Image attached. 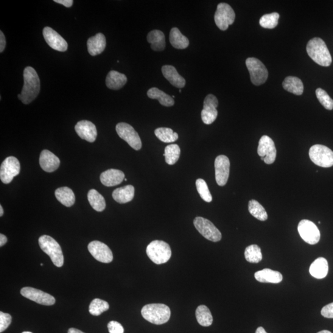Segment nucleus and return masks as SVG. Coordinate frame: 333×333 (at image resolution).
Segmentation results:
<instances>
[{"label":"nucleus","instance_id":"a18cd8bd","mask_svg":"<svg viewBox=\"0 0 333 333\" xmlns=\"http://www.w3.org/2000/svg\"><path fill=\"white\" fill-rule=\"evenodd\" d=\"M324 317L333 318V302L324 306L321 311Z\"/></svg>","mask_w":333,"mask_h":333},{"label":"nucleus","instance_id":"c85d7f7f","mask_svg":"<svg viewBox=\"0 0 333 333\" xmlns=\"http://www.w3.org/2000/svg\"><path fill=\"white\" fill-rule=\"evenodd\" d=\"M55 197L61 204L68 208L73 206L75 203L74 193L68 187H59L56 190Z\"/></svg>","mask_w":333,"mask_h":333},{"label":"nucleus","instance_id":"4d7b16f0","mask_svg":"<svg viewBox=\"0 0 333 333\" xmlns=\"http://www.w3.org/2000/svg\"><path fill=\"white\" fill-rule=\"evenodd\" d=\"M40 265H41V266H43V264H41Z\"/></svg>","mask_w":333,"mask_h":333},{"label":"nucleus","instance_id":"3c124183","mask_svg":"<svg viewBox=\"0 0 333 333\" xmlns=\"http://www.w3.org/2000/svg\"><path fill=\"white\" fill-rule=\"evenodd\" d=\"M256 333H267V332H266L265 329L263 328V327L260 326L257 329Z\"/></svg>","mask_w":333,"mask_h":333},{"label":"nucleus","instance_id":"c03bdc74","mask_svg":"<svg viewBox=\"0 0 333 333\" xmlns=\"http://www.w3.org/2000/svg\"><path fill=\"white\" fill-rule=\"evenodd\" d=\"M108 328L110 333H124V329L122 324L116 321H111L108 324Z\"/></svg>","mask_w":333,"mask_h":333},{"label":"nucleus","instance_id":"72a5a7b5","mask_svg":"<svg viewBox=\"0 0 333 333\" xmlns=\"http://www.w3.org/2000/svg\"><path fill=\"white\" fill-rule=\"evenodd\" d=\"M88 200L91 206L97 212H102L106 208V201L104 197L94 189L89 190L88 193Z\"/></svg>","mask_w":333,"mask_h":333},{"label":"nucleus","instance_id":"ea45409f","mask_svg":"<svg viewBox=\"0 0 333 333\" xmlns=\"http://www.w3.org/2000/svg\"><path fill=\"white\" fill-rule=\"evenodd\" d=\"M279 18L278 13L267 14L260 18L259 23L260 26L265 29H272L278 25Z\"/></svg>","mask_w":333,"mask_h":333},{"label":"nucleus","instance_id":"a211bd4d","mask_svg":"<svg viewBox=\"0 0 333 333\" xmlns=\"http://www.w3.org/2000/svg\"><path fill=\"white\" fill-rule=\"evenodd\" d=\"M43 35L46 43L52 49L60 52L68 50V44L62 36L50 27H44Z\"/></svg>","mask_w":333,"mask_h":333},{"label":"nucleus","instance_id":"6e6552de","mask_svg":"<svg viewBox=\"0 0 333 333\" xmlns=\"http://www.w3.org/2000/svg\"><path fill=\"white\" fill-rule=\"evenodd\" d=\"M235 13L233 8L225 3L218 5L216 12L215 13L214 20L217 26L221 30L228 29L229 26L233 24L235 20Z\"/></svg>","mask_w":333,"mask_h":333},{"label":"nucleus","instance_id":"b1692460","mask_svg":"<svg viewBox=\"0 0 333 333\" xmlns=\"http://www.w3.org/2000/svg\"><path fill=\"white\" fill-rule=\"evenodd\" d=\"M309 271L315 278H325L328 273V263L323 257H319L310 265Z\"/></svg>","mask_w":333,"mask_h":333},{"label":"nucleus","instance_id":"412c9836","mask_svg":"<svg viewBox=\"0 0 333 333\" xmlns=\"http://www.w3.org/2000/svg\"><path fill=\"white\" fill-rule=\"evenodd\" d=\"M125 179L124 173L121 170L109 169L100 175V180L105 186L110 187L118 185Z\"/></svg>","mask_w":333,"mask_h":333},{"label":"nucleus","instance_id":"1a4fd4ad","mask_svg":"<svg viewBox=\"0 0 333 333\" xmlns=\"http://www.w3.org/2000/svg\"><path fill=\"white\" fill-rule=\"evenodd\" d=\"M194 225L201 234L212 242H220L222 234L211 221L203 217H198L194 220Z\"/></svg>","mask_w":333,"mask_h":333},{"label":"nucleus","instance_id":"4c0bfd02","mask_svg":"<svg viewBox=\"0 0 333 333\" xmlns=\"http://www.w3.org/2000/svg\"><path fill=\"white\" fill-rule=\"evenodd\" d=\"M245 259L250 263H259L262 260L261 249L256 245L249 246L245 252Z\"/></svg>","mask_w":333,"mask_h":333},{"label":"nucleus","instance_id":"9b49d317","mask_svg":"<svg viewBox=\"0 0 333 333\" xmlns=\"http://www.w3.org/2000/svg\"><path fill=\"white\" fill-rule=\"evenodd\" d=\"M21 165L15 157H8L3 162L0 167V178L3 183L9 184L20 173Z\"/></svg>","mask_w":333,"mask_h":333},{"label":"nucleus","instance_id":"dca6fc26","mask_svg":"<svg viewBox=\"0 0 333 333\" xmlns=\"http://www.w3.org/2000/svg\"><path fill=\"white\" fill-rule=\"evenodd\" d=\"M21 294L25 298L44 306H53L56 302V299L53 296L31 287L22 288Z\"/></svg>","mask_w":333,"mask_h":333},{"label":"nucleus","instance_id":"2eb2a0df","mask_svg":"<svg viewBox=\"0 0 333 333\" xmlns=\"http://www.w3.org/2000/svg\"><path fill=\"white\" fill-rule=\"evenodd\" d=\"M88 250L94 258L102 263L113 261V254L108 246L99 241H94L88 246Z\"/></svg>","mask_w":333,"mask_h":333},{"label":"nucleus","instance_id":"cd10ccee","mask_svg":"<svg viewBox=\"0 0 333 333\" xmlns=\"http://www.w3.org/2000/svg\"><path fill=\"white\" fill-rule=\"evenodd\" d=\"M127 82V78L126 75L117 71H111L106 77V86L115 90L122 88Z\"/></svg>","mask_w":333,"mask_h":333},{"label":"nucleus","instance_id":"e433bc0d","mask_svg":"<svg viewBox=\"0 0 333 333\" xmlns=\"http://www.w3.org/2000/svg\"><path fill=\"white\" fill-rule=\"evenodd\" d=\"M155 133L158 138L164 142H173L177 141L178 138L177 133L174 132L171 128H157Z\"/></svg>","mask_w":333,"mask_h":333},{"label":"nucleus","instance_id":"39448f33","mask_svg":"<svg viewBox=\"0 0 333 333\" xmlns=\"http://www.w3.org/2000/svg\"><path fill=\"white\" fill-rule=\"evenodd\" d=\"M147 254L151 261L160 265L169 261L172 256V251L167 243L163 241L155 240L148 246Z\"/></svg>","mask_w":333,"mask_h":333},{"label":"nucleus","instance_id":"473e14b6","mask_svg":"<svg viewBox=\"0 0 333 333\" xmlns=\"http://www.w3.org/2000/svg\"><path fill=\"white\" fill-rule=\"evenodd\" d=\"M196 317L200 325L203 326H211L213 323V317L209 308L204 305L199 306L196 310Z\"/></svg>","mask_w":333,"mask_h":333},{"label":"nucleus","instance_id":"c9c22d12","mask_svg":"<svg viewBox=\"0 0 333 333\" xmlns=\"http://www.w3.org/2000/svg\"><path fill=\"white\" fill-rule=\"evenodd\" d=\"M180 148L178 145L175 144L168 145L165 148L164 154L166 163L169 165L175 164L180 158Z\"/></svg>","mask_w":333,"mask_h":333},{"label":"nucleus","instance_id":"5701e85b","mask_svg":"<svg viewBox=\"0 0 333 333\" xmlns=\"http://www.w3.org/2000/svg\"><path fill=\"white\" fill-rule=\"evenodd\" d=\"M106 46V37L102 33H97L94 37L89 38L87 41L88 52L92 57L100 55L104 52Z\"/></svg>","mask_w":333,"mask_h":333},{"label":"nucleus","instance_id":"7c9ffc66","mask_svg":"<svg viewBox=\"0 0 333 333\" xmlns=\"http://www.w3.org/2000/svg\"><path fill=\"white\" fill-rule=\"evenodd\" d=\"M285 90L296 95H301L304 92V85L301 79L296 77H287L282 82Z\"/></svg>","mask_w":333,"mask_h":333},{"label":"nucleus","instance_id":"4468645a","mask_svg":"<svg viewBox=\"0 0 333 333\" xmlns=\"http://www.w3.org/2000/svg\"><path fill=\"white\" fill-rule=\"evenodd\" d=\"M230 162L228 157L224 155L217 156L215 160V180L218 185L225 186L227 183L229 175Z\"/></svg>","mask_w":333,"mask_h":333},{"label":"nucleus","instance_id":"7ed1b4c3","mask_svg":"<svg viewBox=\"0 0 333 333\" xmlns=\"http://www.w3.org/2000/svg\"><path fill=\"white\" fill-rule=\"evenodd\" d=\"M141 315L145 320L151 323L162 324L169 320L171 312L166 305L151 304L142 307Z\"/></svg>","mask_w":333,"mask_h":333},{"label":"nucleus","instance_id":"49530a36","mask_svg":"<svg viewBox=\"0 0 333 333\" xmlns=\"http://www.w3.org/2000/svg\"><path fill=\"white\" fill-rule=\"evenodd\" d=\"M6 47V38L4 33L0 31V53L4 51Z\"/></svg>","mask_w":333,"mask_h":333},{"label":"nucleus","instance_id":"4be33fe9","mask_svg":"<svg viewBox=\"0 0 333 333\" xmlns=\"http://www.w3.org/2000/svg\"><path fill=\"white\" fill-rule=\"evenodd\" d=\"M162 72L164 77L176 88L181 89L185 86V79L178 73L175 67L170 65L162 66Z\"/></svg>","mask_w":333,"mask_h":333},{"label":"nucleus","instance_id":"2f4dec72","mask_svg":"<svg viewBox=\"0 0 333 333\" xmlns=\"http://www.w3.org/2000/svg\"><path fill=\"white\" fill-rule=\"evenodd\" d=\"M147 95L151 99L158 100L161 105L166 107H170L175 104V101L172 97L158 88H151L148 91Z\"/></svg>","mask_w":333,"mask_h":333},{"label":"nucleus","instance_id":"bb28decb","mask_svg":"<svg viewBox=\"0 0 333 333\" xmlns=\"http://www.w3.org/2000/svg\"><path fill=\"white\" fill-rule=\"evenodd\" d=\"M135 195V187L132 185H127L115 189L113 198L116 202L125 204L130 202Z\"/></svg>","mask_w":333,"mask_h":333},{"label":"nucleus","instance_id":"f03ea898","mask_svg":"<svg viewBox=\"0 0 333 333\" xmlns=\"http://www.w3.org/2000/svg\"><path fill=\"white\" fill-rule=\"evenodd\" d=\"M307 52L310 58L318 65L328 67L332 58L325 42L320 38H313L307 44Z\"/></svg>","mask_w":333,"mask_h":333},{"label":"nucleus","instance_id":"f257e3e1","mask_svg":"<svg viewBox=\"0 0 333 333\" xmlns=\"http://www.w3.org/2000/svg\"><path fill=\"white\" fill-rule=\"evenodd\" d=\"M24 86L18 99L25 105H29L37 97L40 91V80L35 70L28 66L24 71Z\"/></svg>","mask_w":333,"mask_h":333},{"label":"nucleus","instance_id":"9d476101","mask_svg":"<svg viewBox=\"0 0 333 333\" xmlns=\"http://www.w3.org/2000/svg\"><path fill=\"white\" fill-rule=\"evenodd\" d=\"M116 131L120 138L124 139L133 149L138 151L142 147V142L138 133L132 126L127 123H119L116 125Z\"/></svg>","mask_w":333,"mask_h":333},{"label":"nucleus","instance_id":"0eeeda50","mask_svg":"<svg viewBox=\"0 0 333 333\" xmlns=\"http://www.w3.org/2000/svg\"><path fill=\"white\" fill-rule=\"evenodd\" d=\"M246 64L250 72L251 82L254 85H261L266 82L268 72L261 61L255 58H249L246 61Z\"/></svg>","mask_w":333,"mask_h":333},{"label":"nucleus","instance_id":"f704fd0d","mask_svg":"<svg viewBox=\"0 0 333 333\" xmlns=\"http://www.w3.org/2000/svg\"><path fill=\"white\" fill-rule=\"evenodd\" d=\"M248 210L253 217L260 221H265L268 219L267 212L264 207L258 201L252 200L248 204Z\"/></svg>","mask_w":333,"mask_h":333},{"label":"nucleus","instance_id":"ddd939ff","mask_svg":"<svg viewBox=\"0 0 333 333\" xmlns=\"http://www.w3.org/2000/svg\"><path fill=\"white\" fill-rule=\"evenodd\" d=\"M257 153L260 158H264V162L267 164H273L276 158V149L275 142L270 137L264 135L259 142Z\"/></svg>","mask_w":333,"mask_h":333},{"label":"nucleus","instance_id":"8fccbe9b","mask_svg":"<svg viewBox=\"0 0 333 333\" xmlns=\"http://www.w3.org/2000/svg\"><path fill=\"white\" fill-rule=\"evenodd\" d=\"M68 333H85V332L80 331L79 329L72 328H70L68 330Z\"/></svg>","mask_w":333,"mask_h":333},{"label":"nucleus","instance_id":"20e7f679","mask_svg":"<svg viewBox=\"0 0 333 333\" xmlns=\"http://www.w3.org/2000/svg\"><path fill=\"white\" fill-rule=\"evenodd\" d=\"M38 244L41 250L49 256L55 265L61 267L64 264L62 250L59 243L52 237L43 235L38 240Z\"/></svg>","mask_w":333,"mask_h":333},{"label":"nucleus","instance_id":"393cba45","mask_svg":"<svg viewBox=\"0 0 333 333\" xmlns=\"http://www.w3.org/2000/svg\"><path fill=\"white\" fill-rule=\"evenodd\" d=\"M257 281L261 282H270V283H279L282 280L281 273L274 271L269 268L257 271L254 275Z\"/></svg>","mask_w":333,"mask_h":333},{"label":"nucleus","instance_id":"6ab92c4d","mask_svg":"<svg viewBox=\"0 0 333 333\" xmlns=\"http://www.w3.org/2000/svg\"><path fill=\"white\" fill-rule=\"evenodd\" d=\"M75 131L80 138L88 141L93 142L97 137L96 126L88 120H81L75 127Z\"/></svg>","mask_w":333,"mask_h":333},{"label":"nucleus","instance_id":"5fc2aeb1","mask_svg":"<svg viewBox=\"0 0 333 333\" xmlns=\"http://www.w3.org/2000/svg\"><path fill=\"white\" fill-rule=\"evenodd\" d=\"M22 333H32V332H30V331H24V332H22Z\"/></svg>","mask_w":333,"mask_h":333},{"label":"nucleus","instance_id":"f3484780","mask_svg":"<svg viewBox=\"0 0 333 333\" xmlns=\"http://www.w3.org/2000/svg\"><path fill=\"white\" fill-rule=\"evenodd\" d=\"M219 102L214 95L210 94L206 97L204 102V108L201 112V119L206 125L212 124L218 116L217 107Z\"/></svg>","mask_w":333,"mask_h":333},{"label":"nucleus","instance_id":"f8f14e48","mask_svg":"<svg viewBox=\"0 0 333 333\" xmlns=\"http://www.w3.org/2000/svg\"><path fill=\"white\" fill-rule=\"evenodd\" d=\"M298 229L302 240L308 244H317L320 240V232L317 225L309 220H302L299 222Z\"/></svg>","mask_w":333,"mask_h":333},{"label":"nucleus","instance_id":"864d4df0","mask_svg":"<svg viewBox=\"0 0 333 333\" xmlns=\"http://www.w3.org/2000/svg\"><path fill=\"white\" fill-rule=\"evenodd\" d=\"M318 333H332V332H330L329 331H328V330H323V331H321L320 332H318Z\"/></svg>","mask_w":333,"mask_h":333},{"label":"nucleus","instance_id":"a19ab883","mask_svg":"<svg viewBox=\"0 0 333 333\" xmlns=\"http://www.w3.org/2000/svg\"><path fill=\"white\" fill-rule=\"evenodd\" d=\"M196 186H197V191L201 198L207 203L212 202V195L206 181H204L203 179L199 178L196 181Z\"/></svg>","mask_w":333,"mask_h":333},{"label":"nucleus","instance_id":"603ef678","mask_svg":"<svg viewBox=\"0 0 333 333\" xmlns=\"http://www.w3.org/2000/svg\"><path fill=\"white\" fill-rule=\"evenodd\" d=\"M4 209H3L2 206H0V216L2 217L3 215H4Z\"/></svg>","mask_w":333,"mask_h":333},{"label":"nucleus","instance_id":"09e8293b","mask_svg":"<svg viewBox=\"0 0 333 333\" xmlns=\"http://www.w3.org/2000/svg\"><path fill=\"white\" fill-rule=\"evenodd\" d=\"M8 242V239L7 236L5 235L1 234H0V246L2 247L3 246H4L6 243Z\"/></svg>","mask_w":333,"mask_h":333},{"label":"nucleus","instance_id":"79ce46f5","mask_svg":"<svg viewBox=\"0 0 333 333\" xmlns=\"http://www.w3.org/2000/svg\"><path fill=\"white\" fill-rule=\"evenodd\" d=\"M317 99L324 108L327 110H332L333 109V100L331 99L326 91L320 88H317L315 91Z\"/></svg>","mask_w":333,"mask_h":333},{"label":"nucleus","instance_id":"6e6d98bb","mask_svg":"<svg viewBox=\"0 0 333 333\" xmlns=\"http://www.w3.org/2000/svg\"><path fill=\"white\" fill-rule=\"evenodd\" d=\"M124 180H125V181H127V178H125Z\"/></svg>","mask_w":333,"mask_h":333},{"label":"nucleus","instance_id":"aec40b11","mask_svg":"<svg viewBox=\"0 0 333 333\" xmlns=\"http://www.w3.org/2000/svg\"><path fill=\"white\" fill-rule=\"evenodd\" d=\"M39 162L41 169L50 173L57 170L60 165V159L51 151L46 150L41 151Z\"/></svg>","mask_w":333,"mask_h":333},{"label":"nucleus","instance_id":"a878e982","mask_svg":"<svg viewBox=\"0 0 333 333\" xmlns=\"http://www.w3.org/2000/svg\"><path fill=\"white\" fill-rule=\"evenodd\" d=\"M148 43L151 44V49L155 52H162L166 47V38L164 33L160 30H154L147 36Z\"/></svg>","mask_w":333,"mask_h":333},{"label":"nucleus","instance_id":"423d86ee","mask_svg":"<svg viewBox=\"0 0 333 333\" xmlns=\"http://www.w3.org/2000/svg\"><path fill=\"white\" fill-rule=\"evenodd\" d=\"M309 157L318 166L328 168L333 166V151L323 145H313L309 150Z\"/></svg>","mask_w":333,"mask_h":333},{"label":"nucleus","instance_id":"37998d69","mask_svg":"<svg viewBox=\"0 0 333 333\" xmlns=\"http://www.w3.org/2000/svg\"><path fill=\"white\" fill-rule=\"evenodd\" d=\"M12 317L8 313L0 312V332H3L10 325Z\"/></svg>","mask_w":333,"mask_h":333},{"label":"nucleus","instance_id":"de8ad7c7","mask_svg":"<svg viewBox=\"0 0 333 333\" xmlns=\"http://www.w3.org/2000/svg\"><path fill=\"white\" fill-rule=\"evenodd\" d=\"M57 4H61L67 8H71L73 5V0H55L54 1Z\"/></svg>","mask_w":333,"mask_h":333},{"label":"nucleus","instance_id":"c756f323","mask_svg":"<svg viewBox=\"0 0 333 333\" xmlns=\"http://www.w3.org/2000/svg\"><path fill=\"white\" fill-rule=\"evenodd\" d=\"M169 39L170 43L176 49H185L189 46L188 39L184 36L177 27L173 28L170 30Z\"/></svg>","mask_w":333,"mask_h":333},{"label":"nucleus","instance_id":"58836bf2","mask_svg":"<svg viewBox=\"0 0 333 333\" xmlns=\"http://www.w3.org/2000/svg\"><path fill=\"white\" fill-rule=\"evenodd\" d=\"M110 309L107 302L100 299H94L89 306V312L92 315L99 316Z\"/></svg>","mask_w":333,"mask_h":333}]
</instances>
